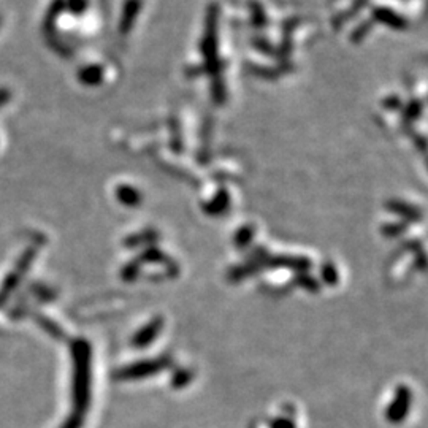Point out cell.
<instances>
[{
    "label": "cell",
    "instance_id": "6da1fadb",
    "mask_svg": "<svg viewBox=\"0 0 428 428\" xmlns=\"http://www.w3.org/2000/svg\"><path fill=\"white\" fill-rule=\"evenodd\" d=\"M11 99V92L8 89H0V108H2Z\"/></svg>",
    "mask_w": 428,
    "mask_h": 428
}]
</instances>
